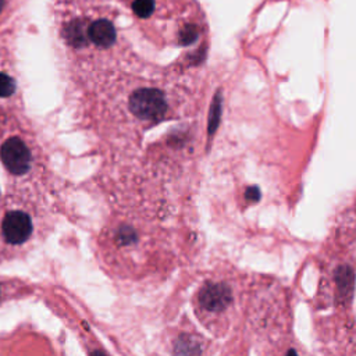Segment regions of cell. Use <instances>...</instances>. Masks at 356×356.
<instances>
[{"label": "cell", "mask_w": 356, "mask_h": 356, "mask_svg": "<svg viewBox=\"0 0 356 356\" xmlns=\"http://www.w3.org/2000/svg\"><path fill=\"white\" fill-rule=\"evenodd\" d=\"M286 356H298V353H296L293 349H291V350L286 353Z\"/></svg>", "instance_id": "cell-15"}, {"label": "cell", "mask_w": 356, "mask_h": 356, "mask_svg": "<svg viewBox=\"0 0 356 356\" xmlns=\"http://www.w3.org/2000/svg\"><path fill=\"white\" fill-rule=\"evenodd\" d=\"M199 341L192 335H181L174 345V356H200Z\"/></svg>", "instance_id": "cell-7"}, {"label": "cell", "mask_w": 356, "mask_h": 356, "mask_svg": "<svg viewBox=\"0 0 356 356\" xmlns=\"http://www.w3.org/2000/svg\"><path fill=\"white\" fill-rule=\"evenodd\" d=\"M335 282H337L339 298L342 300H348L352 296L353 284H355V274L352 268L348 266H339L335 273Z\"/></svg>", "instance_id": "cell-6"}, {"label": "cell", "mask_w": 356, "mask_h": 356, "mask_svg": "<svg viewBox=\"0 0 356 356\" xmlns=\"http://www.w3.org/2000/svg\"><path fill=\"white\" fill-rule=\"evenodd\" d=\"M220 97H216L213 104H211V111H210V117H209V134L211 135L217 125H218V118H220Z\"/></svg>", "instance_id": "cell-10"}, {"label": "cell", "mask_w": 356, "mask_h": 356, "mask_svg": "<svg viewBox=\"0 0 356 356\" xmlns=\"http://www.w3.org/2000/svg\"><path fill=\"white\" fill-rule=\"evenodd\" d=\"M64 38L68 46L76 50H106L117 42L114 22L104 15H76L64 24Z\"/></svg>", "instance_id": "cell-1"}, {"label": "cell", "mask_w": 356, "mask_h": 356, "mask_svg": "<svg viewBox=\"0 0 356 356\" xmlns=\"http://www.w3.org/2000/svg\"><path fill=\"white\" fill-rule=\"evenodd\" d=\"M197 300L204 310L218 313L231 305L232 293L229 286L222 282H209L200 289Z\"/></svg>", "instance_id": "cell-4"}, {"label": "cell", "mask_w": 356, "mask_h": 356, "mask_svg": "<svg viewBox=\"0 0 356 356\" xmlns=\"http://www.w3.org/2000/svg\"><path fill=\"white\" fill-rule=\"evenodd\" d=\"M196 33L197 32H196V29L193 26H186L182 31V33L179 35V42L182 44H189V43H192L196 39Z\"/></svg>", "instance_id": "cell-11"}, {"label": "cell", "mask_w": 356, "mask_h": 356, "mask_svg": "<svg viewBox=\"0 0 356 356\" xmlns=\"http://www.w3.org/2000/svg\"><path fill=\"white\" fill-rule=\"evenodd\" d=\"M3 235L7 242L18 245L26 241L32 232V222L28 214L22 211H10L3 220Z\"/></svg>", "instance_id": "cell-5"}, {"label": "cell", "mask_w": 356, "mask_h": 356, "mask_svg": "<svg viewBox=\"0 0 356 356\" xmlns=\"http://www.w3.org/2000/svg\"><path fill=\"white\" fill-rule=\"evenodd\" d=\"M246 199L250 200V202H257L260 199V191L257 186H250L246 189V193H245Z\"/></svg>", "instance_id": "cell-12"}, {"label": "cell", "mask_w": 356, "mask_h": 356, "mask_svg": "<svg viewBox=\"0 0 356 356\" xmlns=\"http://www.w3.org/2000/svg\"><path fill=\"white\" fill-rule=\"evenodd\" d=\"M14 89H15L14 79L8 74L0 72V96L7 97L14 92Z\"/></svg>", "instance_id": "cell-9"}, {"label": "cell", "mask_w": 356, "mask_h": 356, "mask_svg": "<svg viewBox=\"0 0 356 356\" xmlns=\"http://www.w3.org/2000/svg\"><path fill=\"white\" fill-rule=\"evenodd\" d=\"M0 157L6 168L17 175L26 172L31 165V152L18 136H11L1 145Z\"/></svg>", "instance_id": "cell-3"}, {"label": "cell", "mask_w": 356, "mask_h": 356, "mask_svg": "<svg viewBox=\"0 0 356 356\" xmlns=\"http://www.w3.org/2000/svg\"><path fill=\"white\" fill-rule=\"evenodd\" d=\"M90 356H107V355H104L102 350H93Z\"/></svg>", "instance_id": "cell-14"}, {"label": "cell", "mask_w": 356, "mask_h": 356, "mask_svg": "<svg viewBox=\"0 0 356 356\" xmlns=\"http://www.w3.org/2000/svg\"><path fill=\"white\" fill-rule=\"evenodd\" d=\"M121 239H124V243H129L135 239V234L134 231L131 229H122V234H121Z\"/></svg>", "instance_id": "cell-13"}, {"label": "cell", "mask_w": 356, "mask_h": 356, "mask_svg": "<svg viewBox=\"0 0 356 356\" xmlns=\"http://www.w3.org/2000/svg\"><path fill=\"white\" fill-rule=\"evenodd\" d=\"M154 10V0H135L132 3V11L139 18H147Z\"/></svg>", "instance_id": "cell-8"}, {"label": "cell", "mask_w": 356, "mask_h": 356, "mask_svg": "<svg viewBox=\"0 0 356 356\" xmlns=\"http://www.w3.org/2000/svg\"><path fill=\"white\" fill-rule=\"evenodd\" d=\"M128 107L143 121H160L167 113V100L156 88H140L129 96Z\"/></svg>", "instance_id": "cell-2"}]
</instances>
